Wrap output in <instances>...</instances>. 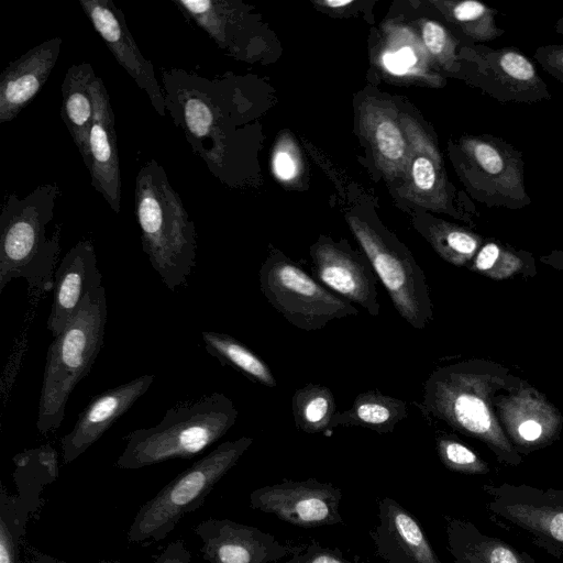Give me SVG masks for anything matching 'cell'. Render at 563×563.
<instances>
[{
  "mask_svg": "<svg viewBox=\"0 0 563 563\" xmlns=\"http://www.w3.org/2000/svg\"><path fill=\"white\" fill-rule=\"evenodd\" d=\"M429 238L443 260L466 268L486 240L468 229L452 224L434 228Z\"/></svg>",
  "mask_w": 563,
  "mask_h": 563,
  "instance_id": "cell-28",
  "label": "cell"
},
{
  "mask_svg": "<svg viewBox=\"0 0 563 563\" xmlns=\"http://www.w3.org/2000/svg\"><path fill=\"white\" fill-rule=\"evenodd\" d=\"M1 493L0 563H18L20 539L24 531L22 503Z\"/></svg>",
  "mask_w": 563,
  "mask_h": 563,
  "instance_id": "cell-31",
  "label": "cell"
},
{
  "mask_svg": "<svg viewBox=\"0 0 563 563\" xmlns=\"http://www.w3.org/2000/svg\"><path fill=\"white\" fill-rule=\"evenodd\" d=\"M13 462L15 478L38 474L44 479L52 482L58 475V455L49 444L23 451L13 457Z\"/></svg>",
  "mask_w": 563,
  "mask_h": 563,
  "instance_id": "cell-32",
  "label": "cell"
},
{
  "mask_svg": "<svg viewBox=\"0 0 563 563\" xmlns=\"http://www.w3.org/2000/svg\"><path fill=\"white\" fill-rule=\"evenodd\" d=\"M79 4L118 64L146 92L155 111L166 115L164 92L154 67L139 49L123 12L111 0H79Z\"/></svg>",
  "mask_w": 563,
  "mask_h": 563,
  "instance_id": "cell-15",
  "label": "cell"
},
{
  "mask_svg": "<svg viewBox=\"0 0 563 563\" xmlns=\"http://www.w3.org/2000/svg\"><path fill=\"white\" fill-rule=\"evenodd\" d=\"M290 563H353L339 549L324 548L312 543L289 559Z\"/></svg>",
  "mask_w": 563,
  "mask_h": 563,
  "instance_id": "cell-34",
  "label": "cell"
},
{
  "mask_svg": "<svg viewBox=\"0 0 563 563\" xmlns=\"http://www.w3.org/2000/svg\"><path fill=\"white\" fill-rule=\"evenodd\" d=\"M205 563H277L305 545L282 543L273 534L231 519L208 518L194 527Z\"/></svg>",
  "mask_w": 563,
  "mask_h": 563,
  "instance_id": "cell-14",
  "label": "cell"
},
{
  "mask_svg": "<svg viewBox=\"0 0 563 563\" xmlns=\"http://www.w3.org/2000/svg\"><path fill=\"white\" fill-rule=\"evenodd\" d=\"M273 166L275 174L283 180H289L296 174V164L292 157L285 151H279L275 154Z\"/></svg>",
  "mask_w": 563,
  "mask_h": 563,
  "instance_id": "cell-39",
  "label": "cell"
},
{
  "mask_svg": "<svg viewBox=\"0 0 563 563\" xmlns=\"http://www.w3.org/2000/svg\"><path fill=\"white\" fill-rule=\"evenodd\" d=\"M554 29H555L556 33L563 35V13L561 14L559 20L556 21Z\"/></svg>",
  "mask_w": 563,
  "mask_h": 563,
  "instance_id": "cell-45",
  "label": "cell"
},
{
  "mask_svg": "<svg viewBox=\"0 0 563 563\" xmlns=\"http://www.w3.org/2000/svg\"><path fill=\"white\" fill-rule=\"evenodd\" d=\"M108 310L103 286L87 295L73 319L49 344L36 428L46 434L59 428L70 394L89 374L104 340Z\"/></svg>",
  "mask_w": 563,
  "mask_h": 563,
  "instance_id": "cell-5",
  "label": "cell"
},
{
  "mask_svg": "<svg viewBox=\"0 0 563 563\" xmlns=\"http://www.w3.org/2000/svg\"><path fill=\"white\" fill-rule=\"evenodd\" d=\"M562 476H563V470H562Z\"/></svg>",
  "mask_w": 563,
  "mask_h": 563,
  "instance_id": "cell-47",
  "label": "cell"
},
{
  "mask_svg": "<svg viewBox=\"0 0 563 563\" xmlns=\"http://www.w3.org/2000/svg\"><path fill=\"white\" fill-rule=\"evenodd\" d=\"M467 269L495 280L529 278L537 274L536 260L529 252L495 239L485 240Z\"/></svg>",
  "mask_w": 563,
  "mask_h": 563,
  "instance_id": "cell-25",
  "label": "cell"
},
{
  "mask_svg": "<svg viewBox=\"0 0 563 563\" xmlns=\"http://www.w3.org/2000/svg\"><path fill=\"white\" fill-rule=\"evenodd\" d=\"M314 274L331 291L357 303L371 316L377 317L380 306L377 299V275L367 256L347 246L323 241L311 249Z\"/></svg>",
  "mask_w": 563,
  "mask_h": 563,
  "instance_id": "cell-16",
  "label": "cell"
},
{
  "mask_svg": "<svg viewBox=\"0 0 563 563\" xmlns=\"http://www.w3.org/2000/svg\"><path fill=\"white\" fill-rule=\"evenodd\" d=\"M435 449L441 463L450 471L466 475H486L490 468L473 450L450 434H438Z\"/></svg>",
  "mask_w": 563,
  "mask_h": 563,
  "instance_id": "cell-30",
  "label": "cell"
},
{
  "mask_svg": "<svg viewBox=\"0 0 563 563\" xmlns=\"http://www.w3.org/2000/svg\"><path fill=\"white\" fill-rule=\"evenodd\" d=\"M450 15L473 40L486 42L498 38L505 30L496 23L498 11L476 0H465L450 5Z\"/></svg>",
  "mask_w": 563,
  "mask_h": 563,
  "instance_id": "cell-29",
  "label": "cell"
},
{
  "mask_svg": "<svg viewBox=\"0 0 563 563\" xmlns=\"http://www.w3.org/2000/svg\"><path fill=\"white\" fill-rule=\"evenodd\" d=\"M154 563H191L190 552L183 540L170 542Z\"/></svg>",
  "mask_w": 563,
  "mask_h": 563,
  "instance_id": "cell-38",
  "label": "cell"
},
{
  "mask_svg": "<svg viewBox=\"0 0 563 563\" xmlns=\"http://www.w3.org/2000/svg\"><path fill=\"white\" fill-rule=\"evenodd\" d=\"M412 178L419 189H432L437 180L432 162L424 156L417 157L412 165Z\"/></svg>",
  "mask_w": 563,
  "mask_h": 563,
  "instance_id": "cell-37",
  "label": "cell"
},
{
  "mask_svg": "<svg viewBox=\"0 0 563 563\" xmlns=\"http://www.w3.org/2000/svg\"><path fill=\"white\" fill-rule=\"evenodd\" d=\"M462 56L470 82L500 102L532 103L551 99L533 62L518 48L477 45Z\"/></svg>",
  "mask_w": 563,
  "mask_h": 563,
  "instance_id": "cell-11",
  "label": "cell"
},
{
  "mask_svg": "<svg viewBox=\"0 0 563 563\" xmlns=\"http://www.w3.org/2000/svg\"><path fill=\"white\" fill-rule=\"evenodd\" d=\"M93 118L88 137L86 167L91 186L103 197L114 212H120L122 181L118 155L114 113L108 90L99 76L90 84Z\"/></svg>",
  "mask_w": 563,
  "mask_h": 563,
  "instance_id": "cell-17",
  "label": "cell"
},
{
  "mask_svg": "<svg viewBox=\"0 0 563 563\" xmlns=\"http://www.w3.org/2000/svg\"><path fill=\"white\" fill-rule=\"evenodd\" d=\"M483 489L490 512L527 531L552 555H563V490L509 483Z\"/></svg>",
  "mask_w": 563,
  "mask_h": 563,
  "instance_id": "cell-10",
  "label": "cell"
},
{
  "mask_svg": "<svg viewBox=\"0 0 563 563\" xmlns=\"http://www.w3.org/2000/svg\"><path fill=\"white\" fill-rule=\"evenodd\" d=\"M205 349L223 365H228L249 379L269 388L277 386L269 366L238 339L213 331L201 333Z\"/></svg>",
  "mask_w": 563,
  "mask_h": 563,
  "instance_id": "cell-26",
  "label": "cell"
},
{
  "mask_svg": "<svg viewBox=\"0 0 563 563\" xmlns=\"http://www.w3.org/2000/svg\"><path fill=\"white\" fill-rule=\"evenodd\" d=\"M325 3L330 7L338 8L352 3V0H328Z\"/></svg>",
  "mask_w": 563,
  "mask_h": 563,
  "instance_id": "cell-44",
  "label": "cell"
},
{
  "mask_svg": "<svg viewBox=\"0 0 563 563\" xmlns=\"http://www.w3.org/2000/svg\"><path fill=\"white\" fill-rule=\"evenodd\" d=\"M353 230L399 316L413 329L423 330L433 320L423 271L407 250L377 231L355 222Z\"/></svg>",
  "mask_w": 563,
  "mask_h": 563,
  "instance_id": "cell-9",
  "label": "cell"
},
{
  "mask_svg": "<svg viewBox=\"0 0 563 563\" xmlns=\"http://www.w3.org/2000/svg\"><path fill=\"white\" fill-rule=\"evenodd\" d=\"M96 76L87 62L71 65L62 82V119L85 165L88 162V137L93 118L90 84Z\"/></svg>",
  "mask_w": 563,
  "mask_h": 563,
  "instance_id": "cell-23",
  "label": "cell"
},
{
  "mask_svg": "<svg viewBox=\"0 0 563 563\" xmlns=\"http://www.w3.org/2000/svg\"><path fill=\"white\" fill-rule=\"evenodd\" d=\"M533 58L549 75L563 84V44H547L538 47Z\"/></svg>",
  "mask_w": 563,
  "mask_h": 563,
  "instance_id": "cell-35",
  "label": "cell"
},
{
  "mask_svg": "<svg viewBox=\"0 0 563 563\" xmlns=\"http://www.w3.org/2000/svg\"><path fill=\"white\" fill-rule=\"evenodd\" d=\"M518 377L501 364L471 358L435 368L423 383L418 408L464 435L483 442L506 465L518 466L520 453L506 435L495 397Z\"/></svg>",
  "mask_w": 563,
  "mask_h": 563,
  "instance_id": "cell-1",
  "label": "cell"
},
{
  "mask_svg": "<svg viewBox=\"0 0 563 563\" xmlns=\"http://www.w3.org/2000/svg\"><path fill=\"white\" fill-rule=\"evenodd\" d=\"M445 532L454 563H536L527 553L482 533L467 520L445 517Z\"/></svg>",
  "mask_w": 563,
  "mask_h": 563,
  "instance_id": "cell-22",
  "label": "cell"
},
{
  "mask_svg": "<svg viewBox=\"0 0 563 563\" xmlns=\"http://www.w3.org/2000/svg\"><path fill=\"white\" fill-rule=\"evenodd\" d=\"M252 443L250 437L225 441L174 477L139 509L128 530L129 542L166 538L184 516L203 505Z\"/></svg>",
  "mask_w": 563,
  "mask_h": 563,
  "instance_id": "cell-6",
  "label": "cell"
},
{
  "mask_svg": "<svg viewBox=\"0 0 563 563\" xmlns=\"http://www.w3.org/2000/svg\"><path fill=\"white\" fill-rule=\"evenodd\" d=\"M422 38L427 48L433 55H442L449 47L448 33L443 26L433 21H428L422 27Z\"/></svg>",
  "mask_w": 563,
  "mask_h": 563,
  "instance_id": "cell-36",
  "label": "cell"
},
{
  "mask_svg": "<svg viewBox=\"0 0 563 563\" xmlns=\"http://www.w3.org/2000/svg\"><path fill=\"white\" fill-rule=\"evenodd\" d=\"M460 172L472 196L489 208L518 210L531 203L522 152L490 134L465 136L459 145Z\"/></svg>",
  "mask_w": 563,
  "mask_h": 563,
  "instance_id": "cell-8",
  "label": "cell"
},
{
  "mask_svg": "<svg viewBox=\"0 0 563 563\" xmlns=\"http://www.w3.org/2000/svg\"><path fill=\"white\" fill-rule=\"evenodd\" d=\"M378 522L371 531L376 554L386 563H443L419 521L398 501H378Z\"/></svg>",
  "mask_w": 563,
  "mask_h": 563,
  "instance_id": "cell-20",
  "label": "cell"
},
{
  "mask_svg": "<svg viewBox=\"0 0 563 563\" xmlns=\"http://www.w3.org/2000/svg\"><path fill=\"white\" fill-rule=\"evenodd\" d=\"M376 142L380 153L389 159H399L404 155L405 141L398 128L390 121H383L376 128Z\"/></svg>",
  "mask_w": 563,
  "mask_h": 563,
  "instance_id": "cell-33",
  "label": "cell"
},
{
  "mask_svg": "<svg viewBox=\"0 0 563 563\" xmlns=\"http://www.w3.org/2000/svg\"><path fill=\"white\" fill-rule=\"evenodd\" d=\"M408 415L406 401L385 395L378 390H367L358 394L352 406L338 411L330 423V429L336 427H361L378 434L394 431L396 424Z\"/></svg>",
  "mask_w": 563,
  "mask_h": 563,
  "instance_id": "cell-24",
  "label": "cell"
},
{
  "mask_svg": "<svg viewBox=\"0 0 563 563\" xmlns=\"http://www.w3.org/2000/svg\"><path fill=\"white\" fill-rule=\"evenodd\" d=\"M59 187L37 186L25 197L8 194L0 214V292L15 278H24L42 292L54 287L53 269L60 251L62 225L47 238Z\"/></svg>",
  "mask_w": 563,
  "mask_h": 563,
  "instance_id": "cell-3",
  "label": "cell"
},
{
  "mask_svg": "<svg viewBox=\"0 0 563 563\" xmlns=\"http://www.w3.org/2000/svg\"><path fill=\"white\" fill-rule=\"evenodd\" d=\"M52 37L9 63L0 76V123H8L30 103L47 81L62 47Z\"/></svg>",
  "mask_w": 563,
  "mask_h": 563,
  "instance_id": "cell-21",
  "label": "cell"
},
{
  "mask_svg": "<svg viewBox=\"0 0 563 563\" xmlns=\"http://www.w3.org/2000/svg\"><path fill=\"white\" fill-rule=\"evenodd\" d=\"M134 209L142 250L165 286L175 291L196 266V228L165 169L153 158L137 172Z\"/></svg>",
  "mask_w": 563,
  "mask_h": 563,
  "instance_id": "cell-2",
  "label": "cell"
},
{
  "mask_svg": "<svg viewBox=\"0 0 563 563\" xmlns=\"http://www.w3.org/2000/svg\"><path fill=\"white\" fill-rule=\"evenodd\" d=\"M291 411L296 428L312 434L330 429L338 408L331 389L310 383L294 393Z\"/></svg>",
  "mask_w": 563,
  "mask_h": 563,
  "instance_id": "cell-27",
  "label": "cell"
},
{
  "mask_svg": "<svg viewBox=\"0 0 563 563\" xmlns=\"http://www.w3.org/2000/svg\"><path fill=\"white\" fill-rule=\"evenodd\" d=\"M396 55L407 69L416 64V55L413 51L408 46L400 48L398 52H396Z\"/></svg>",
  "mask_w": 563,
  "mask_h": 563,
  "instance_id": "cell-43",
  "label": "cell"
},
{
  "mask_svg": "<svg viewBox=\"0 0 563 563\" xmlns=\"http://www.w3.org/2000/svg\"><path fill=\"white\" fill-rule=\"evenodd\" d=\"M260 289L271 306L303 331L323 329L358 310L282 253H272L258 273Z\"/></svg>",
  "mask_w": 563,
  "mask_h": 563,
  "instance_id": "cell-7",
  "label": "cell"
},
{
  "mask_svg": "<svg viewBox=\"0 0 563 563\" xmlns=\"http://www.w3.org/2000/svg\"><path fill=\"white\" fill-rule=\"evenodd\" d=\"M25 563H68L64 561H58L54 558L48 556L47 554L40 553L37 551L29 552L27 560ZM102 563H115V562H102Z\"/></svg>",
  "mask_w": 563,
  "mask_h": 563,
  "instance_id": "cell-42",
  "label": "cell"
},
{
  "mask_svg": "<svg viewBox=\"0 0 563 563\" xmlns=\"http://www.w3.org/2000/svg\"><path fill=\"white\" fill-rule=\"evenodd\" d=\"M495 409L520 455L550 445L562 429L563 419L558 409L520 378L495 397Z\"/></svg>",
  "mask_w": 563,
  "mask_h": 563,
  "instance_id": "cell-13",
  "label": "cell"
},
{
  "mask_svg": "<svg viewBox=\"0 0 563 563\" xmlns=\"http://www.w3.org/2000/svg\"><path fill=\"white\" fill-rule=\"evenodd\" d=\"M284 563H290V561H289V560H287V561H286V562H284Z\"/></svg>",
  "mask_w": 563,
  "mask_h": 563,
  "instance_id": "cell-46",
  "label": "cell"
},
{
  "mask_svg": "<svg viewBox=\"0 0 563 563\" xmlns=\"http://www.w3.org/2000/svg\"><path fill=\"white\" fill-rule=\"evenodd\" d=\"M342 490L317 478L283 479L250 494L253 509L276 516L300 528H319L342 522Z\"/></svg>",
  "mask_w": 563,
  "mask_h": 563,
  "instance_id": "cell-12",
  "label": "cell"
},
{
  "mask_svg": "<svg viewBox=\"0 0 563 563\" xmlns=\"http://www.w3.org/2000/svg\"><path fill=\"white\" fill-rule=\"evenodd\" d=\"M153 374H145L93 397L60 439L62 457L71 463L96 443L150 388Z\"/></svg>",
  "mask_w": 563,
  "mask_h": 563,
  "instance_id": "cell-18",
  "label": "cell"
},
{
  "mask_svg": "<svg viewBox=\"0 0 563 563\" xmlns=\"http://www.w3.org/2000/svg\"><path fill=\"white\" fill-rule=\"evenodd\" d=\"M101 274L92 242H77L63 257L54 276L47 328L57 336L73 319L84 298L101 287Z\"/></svg>",
  "mask_w": 563,
  "mask_h": 563,
  "instance_id": "cell-19",
  "label": "cell"
},
{
  "mask_svg": "<svg viewBox=\"0 0 563 563\" xmlns=\"http://www.w3.org/2000/svg\"><path fill=\"white\" fill-rule=\"evenodd\" d=\"M238 410L222 393L169 408L162 421L125 437L115 466L137 470L175 459H191L221 439L235 423Z\"/></svg>",
  "mask_w": 563,
  "mask_h": 563,
  "instance_id": "cell-4",
  "label": "cell"
},
{
  "mask_svg": "<svg viewBox=\"0 0 563 563\" xmlns=\"http://www.w3.org/2000/svg\"><path fill=\"white\" fill-rule=\"evenodd\" d=\"M540 262L563 272V250H554L540 256Z\"/></svg>",
  "mask_w": 563,
  "mask_h": 563,
  "instance_id": "cell-41",
  "label": "cell"
},
{
  "mask_svg": "<svg viewBox=\"0 0 563 563\" xmlns=\"http://www.w3.org/2000/svg\"><path fill=\"white\" fill-rule=\"evenodd\" d=\"M385 67L395 75H402L407 71V68L397 57L396 53H386L383 56Z\"/></svg>",
  "mask_w": 563,
  "mask_h": 563,
  "instance_id": "cell-40",
  "label": "cell"
}]
</instances>
